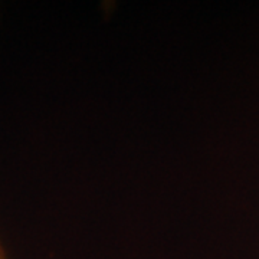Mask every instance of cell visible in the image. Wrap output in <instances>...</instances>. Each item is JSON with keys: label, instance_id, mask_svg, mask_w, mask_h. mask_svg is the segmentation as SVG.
<instances>
[{"label": "cell", "instance_id": "obj_1", "mask_svg": "<svg viewBox=\"0 0 259 259\" xmlns=\"http://www.w3.org/2000/svg\"><path fill=\"white\" fill-rule=\"evenodd\" d=\"M0 259H8V256H6V252H5V249H3L2 243H0Z\"/></svg>", "mask_w": 259, "mask_h": 259}]
</instances>
